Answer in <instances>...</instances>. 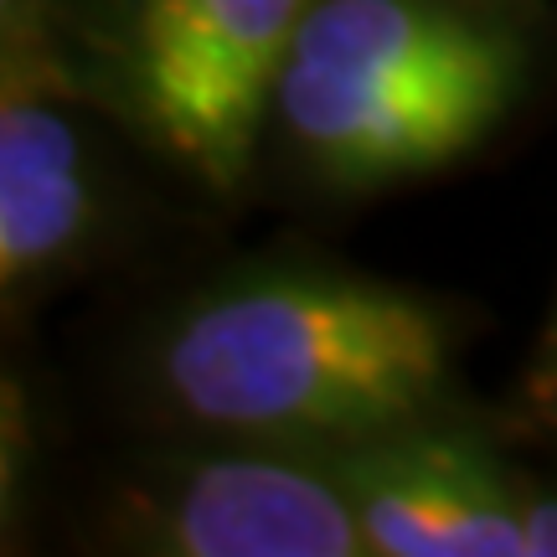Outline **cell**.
Here are the masks:
<instances>
[{"label":"cell","instance_id":"6da1fadb","mask_svg":"<svg viewBox=\"0 0 557 557\" xmlns=\"http://www.w3.org/2000/svg\"><path fill=\"white\" fill-rule=\"evenodd\" d=\"M165 387L212 429L269 438L387 434L449 377L429 299L346 274H274L207 299L165 341Z\"/></svg>","mask_w":557,"mask_h":557},{"label":"cell","instance_id":"7a4b0ae2","mask_svg":"<svg viewBox=\"0 0 557 557\" xmlns=\"http://www.w3.org/2000/svg\"><path fill=\"white\" fill-rule=\"evenodd\" d=\"M511 94V41L455 5L310 0L274 109L315 171L377 186L475 150Z\"/></svg>","mask_w":557,"mask_h":557},{"label":"cell","instance_id":"3957f363","mask_svg":"<svg viewBox=\"0 0 557 557\" xmlns=\"http://www.w3.org/2000/svg\"><path fill=\"white\" fill-rule=\"evenodd\" d=\"M310 0H129L124 83L145 129L207 186H238Z\"/></svg>","mask_w":557,"mask_h":557},{"label":"cell","instance_id":"277c9868","mask_svg":"<svg viewBox=\"0 0 557 557\" xmlns=\"http://www.w3.org/2000/svg\"><path fill=\"white\" fill-rule=\"evenodd\" d=\"M351 500L382 557H532L527 506L455 444H403L367 459Z\"/></svg>","mask_w":557,"mask_h":557},{"label":"cell","instance_id":"5b68a950","mask_svg":"<svg viewBox=\"0 0 557 557\" xmlns=\"http://www.w3.org/2000/svg\"><path fill=\"white\" fill-rule=\"evenodd\" d=\"M165 553L357 557L372 547L357 500L331 480L269 459H222L181 480L165 506Z\"/></svg>","mask_w":557,"mask_h":557},{"label":"cell","instance_id":"8992f818","mask_svg":"<svg viewBox=\"0 0 557 557\" xmlns=\"http://www.w3.org/2000/svg\"><path fill=\"white\" fill-rule=\"evenodd\" d=\"M88 222L83 145L62 109L5 83L0 103V284L21 289L78 243Z\"/></svg>","mask_w":557,"mask_h":557},{"label":"cell","instance_id":"52a82bcc","mask_svg":"<svg viewBox=\"0 0 557 557\" xmlns=\"http://www.w3.org/2000/svg\"><path fill=\"white\" fill-rule=\"evenodd\" d=\"M532 527V557H557V506H527Z\"/></svg>","mask_w":557,"mask_h":557},{"label":"cell","instance_id":"ba28073f","mask_svg":"<svg viewBox=\"0 0 557 557\" xmlns=\"http://www.w3.org/2000/svg\"><path fill=\"white\" fill-rule=\"evenodd\" d=\"M5 5H16V0H5Z\"/></svg>","mask_w":557,"mask_h":557}]
</instances>
